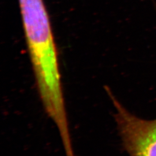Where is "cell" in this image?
<instances>
[{
    "mask_svg": "<svg viewBox=\"0 0 156 156\" xmlns=\"http://www.w3.org/2000/svg\"><path fill=\"white\" fill-rule=\"evenodd\" d=\"M114 117L123 146L129 156H156V119L145 120L131 113L109 89Z\"/></svg>",
    "mask_w": 156,
    "mask_h": 156,
    "instance_id": "2",
    "label": "cell"
},
{
    "mask_svg": "<svg viewBox=\"0 0 156 156\" xmlns=\"http://www.w3.org/2000/svg\"><path fill=\"white\" fill-rule=\"evenodd\" d=\"M155 4V6H156V3H154Z\"/></svg>",
    "mask_w": 156,
    "mask_h": 156,
    "instance_id": "3",
    "label": "cell"
},
{
    "mask_svg": "<svg viewBox=\"0 0 156 156\" xmlns=\"http://www.w3.org/2000/svg\"><path fill=\"white\" fill-rule=\"evenodd\" d=\"M28 51L40 99L46 113L66 111L53 35L43 0H19Z\"/></svg>",
    "mask_w": 156,
    "mask_h": 156,
    "instance_id": "1",
    "label": "cell"
}]
</instances>
